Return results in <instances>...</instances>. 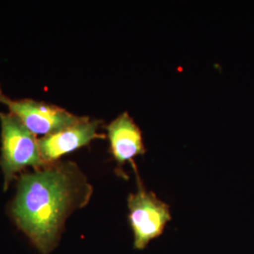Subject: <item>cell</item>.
<instances>
[{
    "label": "cell",
    "instance_id": "cell-6",
    "mask_svg": "<svg viewBox=\"0 0 254 254\" xmlns=\"http://www.w3.org/2000/svg\"><path fill=\"white\" fill-rule=\"evenodd\" d=\"M105 129L109 141V150L117 164V171L122 178H127L124 166L135 162L134 158L146 153L140 128L128 112H124L110 122Z\"/></svg>",
    "mask_w": 254,
    "mask_h": 254
},
{
    "label": "cell",
    "instance_id": "cell-5",
    "mask_svg": "<svg viewBox=\"0 0 254 254\" xmlns=\"http://www.w3.org/2000/svg\"><path fill=\"white\" fill-rule=\"evenodd\" d=\"M102 124L100 120L83 116L81 121L73 126L38 138L45 165L58 162L64 155L90 145L95 139L106 138V134L99 132Z\"/></svg>",
    "mask_w": 254,
    "mask_h": 254
},
{
    "label": "cell",
    "instance_id": "cell-2",
    "mask_svg": "<svg viewBox=\"0 0 254 254\" xmlns=\"http://www.w3.org/2000/svg\"><path fill=\"white\" fill-rule=\"evenodd\" d=\"M1 150L0 168L4 176V190L23 170L43 167L38 138L16 116L0 112Z\"/></svg>",
    "mask_w": 254,
    "mask_h": 254
},
{
    "label": "cell",
    "instance_id": "cell-1",
    "mask_svg": "<svg viewBox=\"0 0 254 254\" xmlns=\"http://www.w3.org/2000/svg\"><path fill=\"white\" fill-rule=\"evenodd\" d=\"M92 193L77 164H46L20 175L9 215L41 254H50L60 242L67 218L85 207Z\"/></svg>",
    "mask_w": 254,
    "mask_h": 254
},
{
    "label": "cell",
    "instance_id": "cell-3",
    "mask_svg": "<svg viewBox=\"0 0 254 254\" xmlns=\"http://www.w3.org/2000/svg\"><path fill=\"white\" fill-rule=\"evenodd\" d=\"M131 166L136 176V190L127 197V218L134 236V249L143 251L151 241L162 236L172 220V214L169 204L158 199L153 191L147 190L136 162Z\"/></svg>",
    "mask_w": 254,
    "mask_h": 254
},
{
    "label": "cell",
    "instance_id": "cell-4",
    "mask_svg": "<svg viewBox=\"0 0 254 254\" xmlns=\"http://www.w3.org/2000/svg\"><path fill=\"white\" fill-rule=\"evenodd\" d=\"M0 103L35 136L53 134L77 124L83 118L61 107L28 98L13 100L4 95Z\"/></svg>",
    "mask_w": 254,
    "mask_h": 254
},
{
    "label": "cell",
    "instance_id": "cell-7",
    "mask_svg": "<svg viewBox=\"0 0 254 254\" xmlns=\"http://www.w3.org/2000/svg\"><path fill=\"white\" fill-rule=\"evenodd\" d=\"M3 96H4V93L2 92V91H1V88H0V102H1V99L3 98Z\"/></svg>",
    "mask_w": 254,
    "mask_h": 254
}]
</instances>
